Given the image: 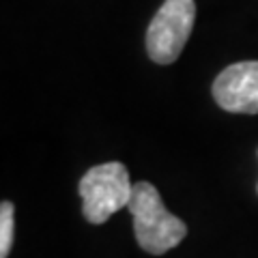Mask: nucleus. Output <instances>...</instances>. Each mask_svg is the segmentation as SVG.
Returning <instances> with one entry per match:
<instances>
[{"label":"nucleus","mask_w":258,"mask_h":258,"mask_svg":"<svg viewBox=\"0 0 258 258\" xmlns=\"http://www.w3.org/2000/svg\"><path fill=\"white\" fill-rule=\"evenodd\" d=\"M82 196V213L86 222L103 224L112 213L120 211L129 205L134 194V185L129 181V172L120 161L93 166L78 185Z\"/></svg>","instance_id":"2"},{"label":"nucleus","mask_w":258,"mask_h":258,"mask_svg":"<svg viewBox=\"0 0 258 258\" xmlns=\"http://www.w3.org/2000/svg\"><path fill=\"white\" fill-rule=\"evenodd\" d=\"M217 106L237 114H258V60L235 62L213 82Z\"/></svg>","instance_id":"4"},{"label":"nucleus","mask_w":258,"mask_h":258,"mask_svg":"<svg viewBox=\"0 0 258 258\" xmlns=\"http://www.w3.org/2000/svg\"><path fill=\"white\" fill-rule=\"evenodd\" d=\"M127 209L134 217V232L140 247L153 256L166 254L187 235L185 222L168 211L155 185L147 181L134 185V194Z\"/></svg>","instance_id":"1"},{"label":"nucleus","mask_w":258,"mask_h":258,"mask_svg":"<svg viewBox=\"0 0 258 258\" xmlns=\"http://www.w3.org/2000/svg\"><path fill=\"white\" fill-rule=\"evenodd\" d=\"M196 22L194 0H164L147 28V52L153 62L170 64L181 56Z\"/></svg>","instance_id":"3"},{"label":"nucleus","mask_w":258,"mask_h":258,"mask_svg":"<svg viewBox=\"0 0 258 258\" xmlns=\"http://www.w3.org/2000/svg\"><path fill=\"white\" fill-rule=\"evenodd\" d=\"M13 243V205L3 203L0 207V258H7Z\"/></svg>","instance_id":"5"}]
</instances>
